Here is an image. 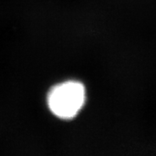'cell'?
Masks as SVG:
<instances>
[{"mask_svg": "<svg viewBox=\"0 0 156 156\" xmlns=\"http://www.w3.org/2000/svg\"><path fill=\"white\" fill-rule=\"evenodd\" d=\"M86 100L84 84L76 80H67L51 88L47 95V105L55 116L72 119L83 109Z\"/></svg>", "mask_w": 156, "mask_h": 156, "instance_id": "6da1fadb", "label": "cell"}]
</instances>
